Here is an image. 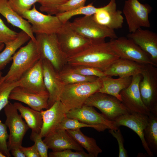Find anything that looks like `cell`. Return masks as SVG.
<instances>
[{"label":"cell","mask_w":157,"mask_h":157,"mask_svg":"<svg viewBox=\"0 0 157 157\" xmlns=\"http://www.w3.org/2000/svg\"><path fill=\"white\" fill-rule=\"evenodd\" d=\"M142 76L139 74L132 76L130 85L120 92L122 103L130 113H136L148 116L151 112L145 106L141 98L139 87Z\"/></svg>","instance_id":"obj_14"},{"label":"cell","mask_w":157,"mask_h":157,"mask_svg":"<svg viewBox=\"0 0 157 157\" xmlns=\"http://www.w3.org/2000/svg\"><path fill=\"white\" fill-rule=\"evenodd\" d=\"M149 120V116L147 115L130 113L120 116L114 121L115 126L118 128L121 126H125L134 131L140 138L142 146L148 156L152 157L154 155L148 147L143 134V131Z\"/></svg>","instance_id":"obj_15"},{"label":"cell","mask_w":157,"mask_h":157,"mask_svg":"<svg viewBox=\"0 0 157 157\" xmlns=\"http://www.w3.org/2000/svg\"><path fill=\"white\" fill-rule=\"evenodd\" d=\"M0 14L6 19L8 23L25 32L31 39L36 42L31 24L13 10L8 0H0Z\"/></svg>","instance_id":"obj_24"},{"label":"cell","mask_w":157,"mask_h":157,"mask_svg":"<svg viewBox=\"0 0 157 157\" xmlns=\"http://www.w3.org/2000/svg\"><path fill=\"white\" fill-rule=\"evenodd\" d=\"M68 110L59 100L48 109L41 110L43 123L40 135L42 138L53 133L66 117Z\"/></svg>","instance_id":"obj_16"},{"label":"cell","mask_w":157,"mask_h":157,"mask_svg":"<svg viewBox=\"0 0 157 157\" xmlns=\"http://www.w3.org/2000/svg\"><path fill=\"white\" fill-rule=\"evenodd\" d=\"M41 58L36 42L30 39L13 55L9 70L4 76V81L16 82L29 71Z\"/></svg>","instance_id":"obj_2"},{"label":"cell","mask_w":157,"mask_h":157,"mask_svg":"<svg viewBox=\"0 0 157 157\" xmlns=\"http://www.w3.org/2000/svg\"><path fill=\"white\" fill-rule=\"evenodd\" d=\"M77 73L86 76H95L101 78L106 75L104 72L96 68L84 65L71 66Z\"/></svg>","instance_id":"obj_35"},{"label":"cell","mask_w":157,"mask_h":157,"mask_svg":"<svg viewBox=\"0 0 157 157\" xmlns=\"http://www.w3.org/2000/svg\"><path fill=\"white\" fill-rule=\"evenodd\" d=\"M17 13L31 24L32 32L35 34H57L63 24L57 16L41 13L37 10L34 5L31 9Z\"/></svg>","instance_id":"obj_8"},{"label":"cell","mask_w":157,"mask_h":157,"mask_svg":"<svg viewBox=\"0 0 157 157\" xmlns=\"http://www.w3.org/2000/svg\"><path fill=\"white\" fill-rule=\"evenodd\" d=\"M26 157H40L35 144L29 147H24L22 146L19 147Z\"/></svg>","instance_id":"obj_43"},{"label":"cell","mask_w":157,"mask_h":157,"mask_svg":"<svg viewBox=\"0 0 157 157\" xmlns=\"http://www.w3.org/2000/svg\"><path fill=\"white\" fill-rule=\"evenodd\" d=\"M14 104L20 113L22 117L32 131L40 133L42 127L43 121L40 111L34 110L23 105L21 103L15 102Z\"/></svg>","instance_id":"obj_27"},{"label":"cell","mask_w":157,"mask_h":157,"mask_svg":"<svg viewBox=\"0 0 157 157\" xmlns=\"http://www.w3.org/2000/svg\"><path fill=\"white\" fill-rule=\"evenodd\" d=\"M86 0H69L56 8L55 15L85 6Z\"/></svg>","instance_id":"obj_37"},{"label":"cell","mask_w":157,"mask_h":157,"mask_svg":"<svg viewBox=\"0 0 157 157\" xmlns=\"http://www.w3.org/2000/svg\"><path fill=\"white\" fill-rule=\"evenodd\" d=\"M99 78L101 85L98 92L112 95L122 101L120 92L130 85L132 76L119 77L115 79L106 75Z\"/></svg>","instance_id":"obj_25"},{"label":"cell","mask_w":157,"mask_h":157,"mask_svg":"<svg viewBox=\"0 0 157 157\" xmlns=\"http://www.w3.org/2000/svg\"><path fill=\"white\" fill-rule=\"evenodd\" d=\"M69 0H38V2L40 4V10L42 12L46 13L48 15H55L56 7L62 4Z\"/></svg>","instance_id":"obj_34"},{"label":"cell","mask_w":157,"mask_h":157,"mask_svg":"<svg viewBox=\"0 0 157 157\" xmlns=\"http://www.w3.org/2000/svg\"><path fill=\"white\" fill-rule=\"evenodd\" d=\"M68 133L92 157H97L102 150L97 145L95 140L85 135L80 129L66 130Z\"/></svg>","instance_id":"obj_28"},{"label":"cell","mask_w":157,"mask_h":157,"mask_svg":"<svg viewBox=\"0 0 157 157\" xmlns=\"http://www.w3.org/2000/svg\"><path fill=\"white\" fill-rule=\"evenodd\" d=\"M119 57L113 51L109 42L93 43L84 51L67 58L70 66L84 65L104 72Z\"/></svg>","instance_id":"obj_1"},{"label":"cell","mask_w":157,"mask_h":157,"mask_svg":"<svg viewBox=\"0 0 157 157\" xmlns=\"http://www.w3.org/2000/svg\"><path fill=\"white\" fill-rule=\"evenodd\" d=\"M48 92L35 93L28 91L18 86L14 88L9 95V99L17 101L28 105L30 108L41 111L49 108Z\"/></svg>","instance_id":"obj_19"},{"label":"cell","mask_w":157,"mask_h":157,"mask_svg":"<svg viewBox=\"0 0 157 157\" xmlns=\"http://www.w3.org/2000/svg\"><path fill=\"white\" fill-rule=\"evenodd\" d=\"M43 140L49 149H51L52 151H60L65 149L84 150L67 131L64 129H56L44 137Z\"/></svg>","instance_id":"obj_22"},{"label":"cell","mask_w":157,"mask_h":157,"mask_svg":"<svg viewBox=\"0 0 157 157\" xmlns=\"http://www.w3.org/2000/svg\"><path fill=\"white\" fill-rule=\"evenodd\" d=\"M109 43L112 49L120 58L141 64H150L157 66L148 53L127 37H121L110 39Z\"/></svg>","instance_id":"obj_12"},{"label":"cell","mask_w":157,"mask_h":157,"mask_svg":"<svg viewBox=\"0 0 157 157\" xmlns=\"http://www.w3.org/2000/svg\"><path fill=\"white\" fill-rule=\"evenodd\" d=\"M148 124L143 131L147 145L154 154H157V115L151 113L149 116Z\"/></svg>","instance_id":"obj_30"},{"label":"cell","mask_w":157,"mask_h":157,"mask_svg":"<svg viewBox=\"0 0 157 157\" xmlns=\"http://www.w3.org/2000/svg\"><path fill=\"white\" fill-rule=\"evenodd\" d=\"M18 33L7 26L0 18V42L5 44L17 37Z\"/></svg>","instance_id":"obj_38"},{"label":"cell","mask_w":157,"mask_h":157,"mask_svg":"<svg viewBox=\"0 0 157 157\" xmlns=\"http://www.w3.org/2000/svg\"><path fill=\"white\" fill-rule=\"evenodd\" d=\"M30 39V37L22 30L18 33L15 39L5 44V48L0 52V71L12 60L13 55L17 49Z\"/></svg>","instance_id":"obj_26"},{"label":"cell","mask_w":157,"mask_h":157,"mask_svg":"<svg viewBox=\"0 0 157 157\" xmlns=\"http://www.w3.org/2000/svg\"><path fill=\"white\" fill-rule=\"evenodd\" d=\"M101 9L94 6L92 3L86 6H84L75 9L67 11L56 15L60 21L64 23L69 21L73 16L79 15L86 16L93 15L97 13Z\"/></svg>","instance_id":"obj_31"},{"label":"cell","mask_w":157,"mask_h":157,"mask_svg":"<svg viewBox=\"0 0 157 157\" xmlns=\"http://www.w3.org/2000/svg\"><path fill=\"white\" fill-rule=\"evenodd\" d=\"M127 37L132 40L150 56L157 66V34L152 31L140 28L130 33Z\"/></svg>","instance_id":"obj_21"},{"label":"cell","mask_w":157,"mask_h":157,"mask_svg":"<svg viewBox=\"0 0 157 157\" xmlns=\"http://www.w3.org/2000/svg\"><path fill=\"white\" fill-rule=\"evenodd\" d=\"M122 12L117 10L116 0H110L106 5L92 15L94 19L99 24L114 30L122 27L124 17Z\"/></svg>","instance_id":"obj_20"},{"label":"cell","mask_w":157,"mask_h":157,"mask_svg":"<svg viewBox=\"0 0 157 157\" xmlns=\"http://www.w3.org/2000/svg\"><path fill=\"white\" fill-rule=\"evenodd\" d=\"M150 64H142L139 87L142 101L150 112L157 115V68Z\"/></svg>","instance_id":"obj_6"},{"label":"cell","mask_w":157,"mask_h":157,"mask_svg":"<svg viewBox=\"0 0 157 157\" xmlns=\"http://www.w3.org/2000/svg\"><path fill=\"white\" fill-rule=\"evenodd\" d=\"M35 38L41 58L49 61L60 72L67 64V59L61 50L56 34H36Z\"/></svg>","instance_id":"obj_5"},{"label":"cell","mask_w":157,"mask_h":157,"mask_svg":"<svg viewBox=\"0 0 157 157\" xmlns=\"http://www.w3.org/2000/svg\"><path fill=\"white\" fill-rule=\"evenodd\" d=\"M42 59L44 84L49 94V108L59 100L65 84L60 78L58 72L51 63L46 59Z\"/></svg>","instance_id":"obj_17"},{"label":"cell","mask_w":157,"mask_h":157,"mask_svg":"<svg viewBox=\"0 0 157 157\" xmlns=\"http://www.w3.org/2000/svg\"><path fill=\"white\" fill-rule=\"evenodd\" d=\"M85 127H91L97 131V128L94 126L81 122L75 119L69 118L66 116L64 118L57 129H60L66 130L80 129L81 128Z\"/></svg>","instance_id":"obj_33"},{"label":"cell","mask_w":157,"mask_h":157,"mask_svg":"<svg viewBox=\"0 0 157 157\" xmlns=\"http://www.w3.org/2000/svg\"><path fill=\"white\" fill-rule=\"evenodd\" d=\"M109 132L117 140L118 145L119 157H128L127 151L124 148V140L120 129L116 130L109 129Z\"/></svg>","instance_id":"obj_42"},{"label":"cell","mask_w":157,"mask_h":157,"mask_svg":"<svg viewBox=\"0 0 157 157\" xmlns=\"http://www.w3.org/2000/svg\"><path fill=\"white\" fill-rule=\"evenodd\" d=\"M49 157H92L84 150L72 151L71 149H65L58 151H52L48 155Z\"/></svg>","instance_id":"obj_41"},{"label":"cell","mask_w":157,"mask_h":157,"mask_svg":"<svg viewBox=\"0 0 157 157\" xmlns=\"http://www.w3.org/2000/svg\"><path fill=\"white\" fill-rule=\"evenodd\" d=\"M10 152L14 157H26L19 147L14 148L10 150Z\"/></svg>","instance_id":"obj_44"},{"label":"cell","mask_w":157,"mask_h":157,"mask_svg":"<svg viewBox=\"0 0 157 157\" xmlns=\"http://www.w3.org/2000/svg\"><path fill=\"white\" fill-rule=\"evenodd\" d=\"M7 126L0 120V152L6 157L11 156L7 145V140L9 135L7 131Z\"/></svg>","instance_id":"obj_36"},{"label":"cell","mask_w":157,"mask_h":157,"mask_svg":"<svg viewBox=\"0 0 157 157\" xmlns=\"http://www.w3.org/2000/svg\"><path fill=\"white\" fill-rule=\"evenodd\" d=\"M56 34L61 50L67 59L84 51L94 43L73 29L69 21L63 23Z\"/></svg>","instance_id":"obj_7"},{"label":"cell","mask_w":157,"mask_h":157,"mask_svg":"<svg viewBox=\"0 0 157 157\" xmlns=\"http://www.w3.org/2000/svg\"><path fill=\"white\" fill-rule=\"evenodd\" d=\"M30 138L34 142L40 157H48V147L42 140L40 133L32 131Z\"/></svg>","instance_id":"obj_39"},{"label":"cell","mask_w":157,"mask_h":157,"mask_svg":"<svg viewBox=\"0 0 157 157\" xmlns=\"http://www.w3.org/2000/svg\"><path fill=\"white\" fill-rule=\"evenodd\" d=\"M0 157H6V156L0 152Z\"/></svg>","instance_id":"obj_47"},{"label":"cell","mask_w":157,"mask_h":157,"mask_svg":"<svg viewBox=\"0 0 157 157\" xmlns=\"http://www.w3.org/2000/svg\"><path fill=\"white\" fill-rule=\"evenodd\" d=\"M152 10L147 3L142 4L138 0H126L123 9L129 33L141 27L149 28L150 24L149 14Z\"/></svg>","instance_id":"obj_11"},{"label":"cell","mask_w":157,"mask_h":157,"mask_svg":"<svg viewBox=\"0 0 157 157\" xmlns=\"http://www.w3.org/2000/svg\"><path fill=\"white\" fill-rule=\"evenodd\" d=\"M5 46V44L2 43L0 44V52L4 48Z\"/></svg>","instance_id":"obj_46"},{"label":"cell","mask_w":157,"mask_h":157,"mask_svg":"<svg viewBox=\"0 0 157 157\" xmlns=\"http://www.w3.org/2000/svg\"><path fill=\"white\" fill-rule=\"evenodd\" d=\"M142 64L128 59L119 58L104 72L107 76L119 77L133 76L140 74Z\"/></svg>","instance_id":"obj_23"},{"label":"cell","mask_w":157,"mask_h":157,"mask_svg":"<svg viewBox=\"0 0 157 157\" xmlns=\"http://www.w3.org/2000/svg\"><path fill=\"white\" fill-rule=\"evenodd\" d=\"M18 86L17 81L12 83L3 82L0 87V111L9 102V97L12 90Z\"/></svg>","instance_id":"obj_32"},{"label":"cell","mask_w":157,"mask_h":157,"mask_svg":"<svg viewBox=\"0 0 157 157\" xmlns=\"http://www.w3.org/2000/svg\"><path fill=\"white\" fill-rule=\"evenodd\" d=\"M66 116L69 118L94 126L97 128L98 132H103L107 129L116 130L119 128L115 126V121L108 120L102 113L98 112L94 107L85 105L68 111Z\"/></svg>","instance_id":"obj_13"},{"label":"cell","mask_w":157,"mask_h":157,"mask_svg":"<svg viewBox=\"0 0 157 157\" xmlns=\"http://www.w3.org/2000/svg\"><path fill=\"white\" fill-rule=\"evenodd\" d=\"M4 76H2V73L1 72V71H0V87L3 83L4 81Z\"/></svg>","instance_id":"obj_45"},{"label":"cell","mask_w":157,"mask_h":157,"mask_svg":"<svg viewBox=\"0 0 157 157\" xmlns=\"http://www.w3.org/2000/svg\"><path fill=\"white\" fill-rule=\"evenodd\" d=\"M1 43H1V42H0V44H1Z\"/></svg>","instance_id":"obj_48"},{"label":"cell","mask_w":157,"mask_h":157,"mask_svg":"<svg viewBox=\"0 0 157 157\" xmlns=\"http://www.w3.org/2000/svg\"><path fill=\"white\" fill-rule=\"evenodd\" d=\"M17 82L18 86L31 92H48L44 84L42 58Z\"/></svg>","instance_id":"obj_18"},{"label":"cell","mask_w":157,"mask_h":157,"mask_svg":"<svg viewBox=\"0 0 157 157\" xmlns=\"http://www.w3.org/2000/svg\"><path fill=\"white\" fill-rule=\"evenodd\" d=\"M58 72L60 78L65 85L93 82L99 78L95 76H86L80 74L67 64Z\"/></svg>","instance_id":"obj_29"},{"label":"cell","mask_w":157,"mask_h":157,"mask_svg":"<svg viewBox=\"0 0 157 157\" xmlns=\"http://www.w3.org/2000/svg\"><path fill=\"white\" fill-rule=\"evenodd\" d=\"M84 105L97 108L111 121H114L120 116L130 113L117 98L98 92L90 96Z\"/></svg>","instance_id":"obj_9"},{"label":"cell","mask_w":157,"mask_h":157,"mask_svg":"<svg viewBox=\"0 0 157 157\" xmlns=\"http://www.w3.org/2000/svg\"><path fill=\"white\" fill-rule=\"evenodd\" d=\"M71 27L83 37L94 43L105 41L106 38L115 39L118 38L114 30L96 22L92 15L76 18L70 22Z\"/></svg>","instance_id":"obj_4"},{"label":"cell","mask_w":157,"mask_h":157,"mask_svg":"<svg viewBox=\"0 0 157 157\" xmlns=\"http://www.w3.org/2000/svg\"><path fill=\"white\" fill-rule=\"evenodd\" d=\"M6 116L5 124L8 127L9 134L7 142L9 150L22 145L24 137L29 128L14 104L9 102L4 107Z\"/></svg>","instance_id":"obj_10"},{"label":"cell","mask_w":157,"mask_h":157,"mask_svg":"<svg viewBox=\"0 0 157 157\" xmlns=\"http://www.w3.org/2000/svg\"><path fill=\"white\" fill-rule=\"evenodd\" d=\"M101 85L99 78L93 82L65 85L59 100L68 111L81 107L90 96L98 92Z\"/></svg>","instance_id":"obj_3"},{"label":"cell","mask_w":157,"mask_h":157,"mask_svg":"<svg viewBox=\"0 0 157 157\" xmlns=\"http://www.w3.org/2000/svg\"><path fill=\"white\" fill-rule=\"evenodd\" d=\"M13 10L16 12L30 9L38 0H8Z\"/></svg>","instance_id":"obj_40"}]
</instances>
